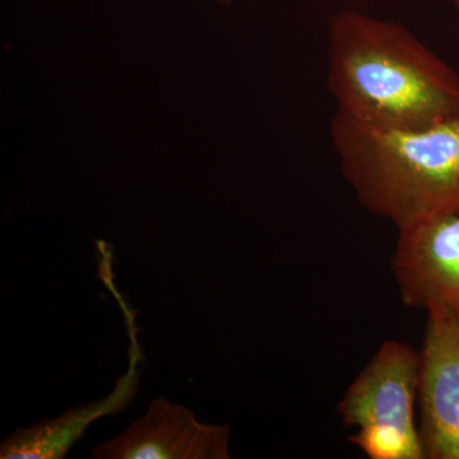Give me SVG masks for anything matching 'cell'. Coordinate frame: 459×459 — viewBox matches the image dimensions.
<instances>
[{
	"mask_svg": "<svg viewBox=\"0 0 459 459\" xmlns=\"http://www.w3.org/2000/svg\"><path fill=\"white\" fill-rule=\"evenodd\" d=\"M327 33L337 111L411 131L459 115V74L406 27L343 9L329 18Z\"/></svg>",
	"mask_w": 459,
	"mask_h": 459,
	"instance_id": "6da1fadb",
	"label": "cell"
},
{
	"mask_svg": "<svg viewBox=\"0 0 459 459\" xmlns=\"http://www.w3.org/2000/svg\"><path fill=\"white\" fill-rule=\"evenodd\" d=\"M329 135L344 179L371 213L398 230L459 213V115L411 131L336 111Z\"/></svg>",
	"mask_w": 459,
	"mask_h": 459,
	"instance_id": "7a4b0ae2",
	"label": "cell"
},
{
	"mask_svg": "<svg viewBox=\"0 0 459 459\" xmlns=\"http://www.w3.org/2000/svg\"><path fill=\"white\" fill-rule=\"evenodd\" d=\"M420 352L409 344L386 341L353 380L338 403L350 437L371 459H424L415 424Z\"/></svg>",
	"mask_w": 459,
	"mask_h": 459,
	"instance_id": "3957f363",
	"label": "cell"
},
{
	"mask_svg": "<svg viewBox=\"0 0 459 459\" xmlns=\"http://www.w3.org/2000/svg\"><path fill=\"white\" fill-rule=\"evenodd\" d=\"M418 397L425 459H459L458 313L428 310Z\"/></svg>",
	"mask_w": 459,
	"mask_h": 459,
	"instance_id": "277c9868",
	"label": "cell"
},
{
	"mask_svg": "<svg viewBox=\"0 0 459 459\" xmlns=\"http://www.w3.org/2000/svg\"><path fill=\"white\" fill-rule=\"evenodd\" d=\"M398 231L392 268L403 303L459 314V213L430 217Z\"/></svg>",
	"mask_w": 459,
	"mask_h": 459,
	"instance_id": "5b68a950",
	"label": "cell"
},
{
	"mask_svg": "<svg viewBox=\"0 0 459 459\" xmlns=\"http://www.w3.org/2000/svg\"><path fill=\"white\" fill-rule=\"evenodd\" d=\"M229 425L205 424L188 407L156 398L141 419L92 449L95 459H229Z\"/></svg>",
	"mask_w": 459,
	"mask_h": 459,
	"instance_id": "8992f818",
	"label": "cell"
},
{
	"mask_svg": "<svg viewBox=\"0 0 459 459\" xmlns=\"http://www.w3.org/2000/svg\"><path fill=\"white\" fill-rule=\"evenodd\" d=\"M141 377V351L138 343L131 347L129 369L108 397L92 403L74 407L56 419L48 420L30 428H21L8 435L0 446L2 459H60L82 437L93 421L104 416L115 415L131 403Z\"/></svg>",
	"mask_w": 459,
	"mask_h": 459,
	"instance_id": "52a82bcc",
	"label": "cell"
},
{
	"mask_svg": "<svg viewBox=\"0 0 459 459\" xmlns=\"http://www.w3.org/2000/svg\"><path fill=\"white\" fill-rule=\"evenodd\" d=\"M217 2H220V3H231V2H234V0H217Z\"/></svg>",
	"mask_w": 459,
	"mask_h": 459,
	"instance_id": "ba28073f",
	"label": "cell"
},
{
	"mask_svg": "<svg viewBox=\"0 0 459 459\" xmlns=\"http://www.w3.org/2000/svg\"><path fill=\"white\" fill-rule=\"evenodd\" d=\"M453 2H455V4L457 5V7L459 9V0H453Z\"/></svg>",
	"mask_w": 459,
	"mask_h": 459,
	"instance_id": "9c48e42d",
	"label": "cell"
}]
</instances>
